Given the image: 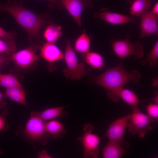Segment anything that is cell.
<instances>
[{"label": "cell", "mask_w": 158, "mask_h": 158, "mask_svg": "<svg viewBox=\"0 0 158 158\" xmlns=\"http://www.w3.org/2000/svg\"><path fill=\"white\" fill-rule=\"evenodd\" d=\"M0 10L7 12L27 32L30 41L39 39L40 32L49 22L43 16L36 14L25 8L22 1H8L6 4L0 3Z\"/></svg>", "instance_id": "1"}, {"label": "cell", "mask_w": 158, "mask_h": 158, "mask_svg": "<svg viewBox=\"0 0 158 158\" xmlns=\"http://www.w3.org/2000/svg\"><path fill=\"white\" fill-rule=\"evenodd\" d=\"M140 77V74L138 70H132L129 73L121 63L114 67L108 69L102 74L94 77L93 82L105 88L108 97L112 100L118 90L123 88L130 81L137 84Z\"/></svg>", "instance_id": "2"}, {"label": "cell", "mask_w": 158, "mask_h": 158, "mask_svg": "<svg viewBox=\"0 0 158 158\" xmlns=\"http://www.w3.org/2000/svg\"><path fill=\"white\" fill-rule=\"evenodd\" d=\"M64 58L66 67L62 71L65 76L72 80L80 79L86 73L87 70L83 63H79L76 55L72 48L70 41H66Z\"/></svg>", "instance_id": "3"}, {"label": "cell", "mask_w": 158, "mask_h": 158, "mask_svg": "<svg viewBox=\"0 0 158 158\" xmlns=\"http://www.w3.org/2000/svg\"><path fill=\"white\" fill-rule=\"evenodd\" d=\"M132 110L127 127L128 131L133 135L143 138L153 130L151 124L154 122L147 115L141 112L138 107Z\"/></svg>", "instance_id": "4"}, {"label": "cell", "mask_w": 158, "mask_h": 158, "mask_svg": "<svg viewBox=\"0 0 158 158\" xmlns=\"http://www.w3.org/2000/svg\"><path fill=\"white\" fill-rule=\"evenodd\" d=\"M83 135L78 138L82 145L84 157L85 158H97L99 153V146L101 139L96 134L93 133L94 127L91 124H85L83 128Z\"/></svg>", "instance_id": "5"}, {"label": "cell", "mask_w": 158, "mask_h": 158, "mask_svg": "<svg viewBox=\"0 0 158 158\" xmlns=\"http://www.w3.org/2000/svg\"><path fill=\"white\" fill-rule=\"evenodd\" d=\"M45 122L37 117L30 115L24 130L25 137L32 142L46 145L49 138L45 131Z\"/></svg>", "instance_id": "6"}, {"label": "cell", "mask_w": 158, "mask_h": 158, "mask_svg": "<svg viewBox=\"0 0 158 158\" xmlns=\"http://www.w3.org/2000/svg\"><path fill=\"white\" fill-rule=\"evenodd\" d=\"M112 47L116 54L122 59L133 56L136 59H139L144 56L143 46L138 41L133 44L127 38L117 40L113 43Z\"/></svg>", "instance_id": "7"}, {"label": "cell", "mask_w": 158, "mask_h": 158, "mask_svg": "<svg viewBox=\"0 0 158 158\" xmlns=\"http://www.w3.org/2000/svg\"><path fill=\"white\" fill-rule=\"evenodd\" d=\"M37 49V46L31 44L26 48L13 53L11 60L15 64L20 68L29 67L39 58L36 53Z\"/></svg>", "instance_id": "8"}, {"label": "cell", "mask_w": 158, "mask_h": 158, "mask_svg": "<svg viewBox=\"0 0 158 158\" xmlns=\"http://www.w3.org/2000/svg\"><path fill=\"white\" fill-rule=\"evenodd\" d=\"M130 118V114L115 120L109 125L104 136L121 145Z\"/></svg>", "instance_id": "9"}, {"label": "cell", "mask_w": 158, "mask_h": 158, "mask_svg": "<svg viewBox=\"0 0 158 158\" xmlns=\"http://www.w3.org/2000/svg\"><path fill=\"white\" fill-rule=\"evenodd\" d=\"M140 24V38L150 35H158V15L151 11H145L141 14Z\"/></svg>", "instance_id": "10"}, {"label": "cell", "mask_w": 158, "mask_h": 158, "mask_svg": "<svg viewBox=\"0 0 158 158\" xmlns=\"http://www.w3.org/2000/svg\"><path fill=\"white\" fill-rule=\"evenodd\" d=\"M94 17L107 23L115 25L128 23H136L139 18H133L128 16L110 11L108 8H103L93 15Z\"/></svg>", "instance_id": "11"}, {"label": "cell", "mask_w": 158, "mask_h": 158, "mask_svg": "<svg viewBox=\"0 0 158 158\" xmlns=\"http://www.w3.org/2000/svg\"><path fill=\"white\" fill-rule=\"evenodd\" d=\"M63 6L73 18L79 27H81V18L85 8L92 7L90 0H60Z\"/></svg>", "instance_id": "12"}, {"label": "cell", "mask_w": 158, "mask_h": 158, "mask_svg": "<svg viewBox=\"0 0 158 158\" xmlns=\"http://www.w3.org/2000/svg\"><path fill=\"white\" fill-rule=\"evenodd\" d=\"M40 50V56L50 64L61 60L64 55L60 49L54 44L47 42L41 46H38Z\"/></svg>", "instance_id": "13"}, {"label": "cell", "mask_w": 158, "mask_h": 158, "mask_svg": "<svg viewBox=\"0 0 158 158\" xmlns=\"http://www.w3.org/2000/svg\"><path fill=\"white\" fill-rule=\"evenodd\" d=\"M67 106L58 107L48 108L43 111L31 112L30 115L37 117L44 121L56 119L59 117H65L67 115V112L64 111Z\"/></svg>", "instance_id": "14"}, {"label": "cell", "mask_w": 158, "mask_h": 158, "mask_svg": "<svg viewBox=\"0 0 158 158\" xmlns=\"http://www.w3.org/2000/svg\"><path fill=\"white\" fill-rule=\"evenodd\" d=\"M45 130L49 138H61L67 131L63 125L60 121L55 119L45 122Z\"/></svg>", "instance_id": "15"}, {"label": "cell", "mask_w": 158, "mask_h": 158, "mask_svg": "<svg viewBox=\"0 0 158 158\" xmlns=\"http://www.w3.org/2000/svg\"><path fill=\"white\" fill-rule=\"evenodd\" d=\"M121 98L129 104L132 109L138 107L139 100L137 96L133 91L123 88L118 90L115 93L113 101L118 102Z\"/></svg>", "instance_id": "16"}, {"label": "cell", "mask_w": 158, "mask_h": 158, "mask_svg": "<svg viewBox=\"0 0 158 158\" xmlns=\"http://www.w3.org/2000/svg\"><path fill=\"white\" fill-rule=\"evenodd\" d=\"M102 153L104 158H119L126 152L119 144L109 140L102 149Z\"/></svg>", "instance_id": "17"}, {"label": "cell", "mask_w": 158, "mask_h": 158, "mask_svg": "<svg viewBox=\"0 0 158 158\" xmlns=\"http://www.w3.org/2000/svg\"><path fill=\"white\" fill-rule=\"evenodd\" d=\"M26 92L22 86H14L6 88L5 95L6 97L20 104L27 106Z\"/></svg>", "instance_id": "18"}, {"label": "cell", "mask_w": 158, "mask_h": 158, "mask_svg": "<svg viewBox=\"0 0 158 158\" xmlns=\"http://www.w3.org/2000/svg\"><path fill=\"white\" fill-rule=\"evenodd\" d=\"M82 59L92 68L101 70L105 66L103 58L99 54L95 52H88L81 54Z\"/></svg>", "instance_id": "19"}, {"label": "cell", "mask_w": 158, "mask_h": 158, "mask_svg": "<svg viewBox=\"0 0 158 158\" xmlns=\"http://www.w3.org/2000/svg\"><path fill=\"white\" fill-rule=\"evenodd\" d=\"M62 35L61 27L52 24L48 26L44 34V37L48 42L54 44Z\"/></svg>", "instance_id": "20"}, {"label": "cell", "mask_w": 158, "mask_h": 158, "mask_svg": "<svg viewBox=\"0 0 158 158\" xmlns=\"http://www.w3.org/2000/svg\"><path fill=\"white\" fill-rule=\"evenodd\" d=\"M151 4V0H135L130 8V13L132 16L139 17L143 12L149 10Z\"/></svg>", "instance_id": "21"}, {"label": "cell", "mask_w": 158, "mask_h": 158, "mask_svg": "<svg viewBox=\"0 0 158 158\" xmlns=\"http://www.w3.org/2000/svg\"><path fill=\"white\" fill-rule=\"evenodd\" d=\"M90 42L89 36L85 33H82L75 41L74 45L75 50L82 54L88 52Z\"/></svg>", "instance_id": "22"}, {"label": "cell", "mask_w": 158, "mask_h": 158, "mask_svg": "<svg viewBox=\"0 0 158 158\" xmlns=\"http://www.w3.org/2000/svg\"><path fill=\"white\" fill-rule=\"evenodd\" d=\"M0 85L6 88L22 86L17 77L11 74H0Z\"/></svg>", "instance_id": "23"}, {"label": "cell", "mask_w": 158, "mask_h": 158, "mask_svg": "<svg viewBox=\"0 0 158 158\" xmlns=\"http://www.w3.org/2000/svg\"><path fill=\"white\" fill-rule=\"evenodd\" d=\"M158 41L157 40L154 45L151 51L148 54L146 59L141 61L142 65L148 63L151 68L155 66L158 63Z\"/></svg>", "instance_id": "24"}, {"label": "cell", "mask_w": 158, "mask_h": 158, "mask_svg": "<svg viewBox=\"0 0 158 158\" xmlns=\"http://www.w3.org/2000/svg\"><path fill=\"white\" fill-rule=\"evenodd\" d=\"M16 49L15 42L13 39L5 41L0 38V53L11 56L13 53L15 52Z\"/></svg>", "instance_id": "25"}, {"label": "cell", "mask_w": 158, "mask_h": 158, "mask_svg": "<svg viewBox=\"0 0 158 158\" xmlns=\"http://www.w3.org/2000/svg\"><path fill=\"white\" fill-rule=\"evenodd\" d=\"M147 115L154 121L157 122L158 120V104L152 103L146 107Z\"/></svg>", "instance_id": "26"}, {"label": "cell", "mask_w": 158, "mask_h": 158, "mask_svg": "<svg viewBox=\"0 0 158 158\" xmlns=\"http://www.w3.org/2000/svg\"><path fill=\"white\" fill-rule=\"evenodd\" d=\"M8 113V110L5 109L0 114V133L2 130H8L9 128L6 120Z\"/></svg>", "instance_id": "27"}, {"label": "cell", "mask_w": 158, "mask_h": 158, "mask_svg": "<svg viewBox=\"0 0 158 158\" xmlns=\"http://www.w3.org/2000/svg\"><path fill=\"white\" fill-rule=\"evenodd\" d=\"M16 34L15 31L8 32L0 26V38H2L4 40L13 39L16 36Z\"/></svg>", "instance_id": "28"}, {"label": "cell", "mask_w": 158, "mask_h": 158, "mask_svg": "<svg viewBox=\"0 0 158 158\" xmlns=\"http://www.w3.org/2000/svg\"><path fill=\"white\" fill-rule=\"evenodd\" d=\"M11 56L5 54L0 53V71L3 66L8 63L11 60Z\"/></svg>", "instance_id": "29"}, {"label": "cell", "mask_w": 158, "mask_h": 158, "mask_svg": "<svg viewBox=\"0 0 158 158\" xmlns=\"http://www.w3.org/2000/svg\"><path fill=\"white\" fill-rule=\"evenodd\" d=\"M49 1L50 4V6H56L58 8L61 9L64 7L62 4L60 0H44Z\"/></svg>", "instance_id": "30"}, {"label": "cell", "mask_w": 158, "mask_h": 158, "mask_svg": "<svg viewBox=\"0 0 158 158\" xmlns=\"http://www.w3.org/2000/svg\"><path fill=\"white\" fill-rule=\"evenodd\" d=\"M37 157L38 158H51L52 157L50 156L47 151L44 150L39 151L37 154Z\"/></svg>", "instance_id": "31"}, {"label": "cell", "mask_w": 158, "mask_h": 158, "mask_svg": "<svg viewBox=\"0 0 158 158\" xmlns=\"http://www.w3.org/2000/svg\"><path fill=\"white\" fill-rule=\"evenodd\" d=\"M4 95L0 92V110L2 109L6 105V102L3 99Z\"/></svg>", "instance_id": "32"}, {"label": "cell", "mask_w": 158, "mask_h": 158, "mask_svg": "<svg viewBox=\"0 0 158 158\" xmlns=\"http://www.w3.org/2000/svg\"><path fill=\"white\" fill-rule=\"evenodd\" d=\"M151 11L154 14L158 15V3L157 2L155 3Z\"/></svg>", "instance_id": "33"}, {"label": "cell", "mask_w": 158, "mask_h": 158, "mask_svg": "<svg viewBox=\"0 0 158 158\" xmlns=\"http://www.w3.org/2000/svg\"><path fill=\"white\" fill-rule=\"evenodd\" d=\"M155 102V103H158V94H157L152 99Z\"/></svg>", "instance_id": "34"}, {"label": "cell", "mask_w": 158, "mask_h": 158, "mask_svg": "<svg viewBox=\"0 0 158 158\" xmlns=\"http://www.w3.org/2000/svg\"><path fill=\"white\" fill-rule=\"evenodd\" d=\"M157 79H154L152 83V85L154 86H157Z\"/></svg>", "instance_id": "35"}, {"label": "cell", "mask_w": 158, "mask_h": 158, "mask_svg": "<svg viewBox=\"0 0 158 158\" xmlns=\"http://www.w3.org/2000/svg\"><path fill=\"white\" fill-rule=\"evenodd\" d=\"M135 0H126V1L130 5H131L133 1Z\"/></svg>", "instance_id": "36"}, {"label": "cell", "mask_w": 158, "mask_h": 158, "mask_svg": "<svg viewBox=\"0 0 158 158\" xmlns=\"http://www.w3.org/2000/svg\"><path fill=\"white\" fill-rule=\"evenodd\" d=\"M3 152L0 148V154H3Z\"/></svg>", "instance_id": "37"}]
</instances>
